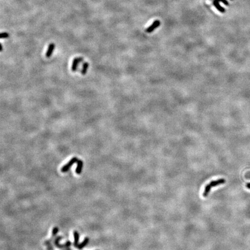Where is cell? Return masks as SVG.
<instances>
[{
  "mask_svg": "<svg viewBox=\"0 0 250 250\" xmlns=\"http://www.w3.org/2000/svg\"><path fill=\"white\" fill-rule=\"evenodd\" d=\"M74 247L77 248L78 245H79V233L77 231L75 230L74 232Z\"/></svg>",
  "mask_w": 250,
  "mask_h": 250,
  "instance_id": "cell-7",
  "label": "cell"
},
{
  "mask_svg": "<svg viewBox=\"0 0 250 250\" xmlns=\"http://www.w3.org/2000/svg\"><path fill=\"white\" fill-rule=\"evenodd\" d=\"M213 4H214V5L215 6V7L216 9H217L218 11L222 12V13H224V12H225V8L224 7H221V6L220 5V3H219V1H218L217 0H214Z\"/></svg>",
  "mask_w": 250,
  "mask_h": 250,
  "instance_id": "cell-9",
  "label": "cell"
},
{
  "mask_svg": "<svg viewBox=\"0 0 250 250\" xmlns=\"http://www.w3.org/2000/svg\"><path fill=\"white\" fill-rule=\"evenodd\" d=\"M59 232V228L57 226L54 227L52 230V237H55Z\"/></svg>",
  "mask_w": 250,
  "mask_h": 250,
  "instance_id": "cell-12",
  "label": "cell"
},
{
  "mask_svg": "<svg viewBox=\"0 0 250 250\" xmlns=\"http://www.w3.org/2000/svg\"><path fill=\"white\" fill-rule=\"evenodd\" d=\"M246 187H247V188L248 189H250V183H248V184H247Z\"/></svg>",
  "mask_w": 250,
  "mask_h": 250,
  "instance_id": "cell-15",
  "label": "cell"
},
{
  "mask_svg": "<svg viewBox=\"0 0 250 250\" xmlns=\"http://www.w3.org/2000/svg\"><path fill=\"white\" fill-rule=\"evenodd\" d=\"M78 160V158H76V157H73V158H72L67 163V164L64 165V166L62 167V168L61 169V172L62 173H67L74 164H75V163H77Z\"/></svg>",
  "mask_w": 250,
  "mask_h": 250,
  "instance_id": "cell-2",
  "label": "cell"
},
{
  "mask_svg": "<svg viewBox=\"0 0 250 250\" xmlns=\"http://www.w3.org/2000/svg\"><path fill=\"white\" fill-rule=\"evenodd\" d=\"M55 47V45L54 44H53V43L49 45L48 48H47V50L46 53V57H47V58H49V57H51V56L52 55V53L53 52V51H54Z\"/></svg>",
  "mask_w": 250,
  "mask_h": 250,
  "instance_id": "cell-6",
  "label": "cell"
},
{
  "mask_svg": "<svg viewBox=\"0 0 250 250\" xmlns=\"http://www.w3.org/2000/svg\"><path fill=\"white\" fill-rule=\"evenodd\" d=\"M84 162L81 160H78L77 162V167L76 169V173L77 174H80L82 172V167H83Z\"/></svg>",
  "mask_w": 250,
  "mask_h": 250,
  "instance_id": "cell-8",
  "label": "cell"
},
{
  "mask_svg": "<svg viewBox=\"0 0 250 250\" xmlns=\"http://www.w3.org/2000/svg\"><path fill=\"white\" fill-rule=\"evenodd\" d=\"M225 179L224 178H221L216 179V180L212 181L211 182H210L209 184H208L206 186V187L204 188V191L203 192V196L204 197H206L208 195V194L211 191V190L212 188L216 187L217 186H219L220 185L224 184L225 183Z\"/></svg>",
  "mask_w": 250,
  "mask_h": 250,
  "instance_id": "cell-1",
  "label": "cell"
},
{
  "mask_svg": "<svg viewBox=\"0 0 250 250\" xmlns=\"http://www.w3.org/2000/svg\"><path fill=\"white\" fill-rule=\"evenodd\" d=\"M89 239L88 237H85V239L84 240V241L80 244H79V245H78L77 247V248L78 249H82V248H84L89 243Z\"/></svg>",
  "mask_w": 250,
  "mask_h": 250,
  "instance_id": "cell-10",
  "label": "cell"
},
{
  "mask_svg": "<svg viewBox=\"0 0 250 250\" xmlns=\"http://www.w3.org/2000/svg\"><path fill=\"white\" fill-rule=\"evenodd\" d=\"M89 65V64L88 63H86V62L83 64V66H82V74L83 75H85L86 73H87Z\"/></svg>",
  "mask_w": 250,
  "mask_h": 250,
  "instance_id": "cell-11",
  "label": "cell"
},
{
  "mask_svg": "<svg viewBox=\"0 0 250 250\" xmlns=\"http://www.w3.org/2000/svg\"><path fill=\"white\" fill-rule=\"evenodd\" d=\"M66 250H71V249H69H69H66Z\"/></svg>",
  "mask_w": 250,
  "mask_h": 250,
  "instance_id": "cell-17",
  "label": "cell"
},
{
  "mask_svg": "<svg viewBox=\"0 0 250 250\" xmlns=\"http://www.w3.org/2000/svg\"><path fill=\"white\" fill-rule=\"evenodd\" d=\"M9 37V34L8 32H1L0 34V38H8Z\"/></svg>",
  "mask_w": 250,
  "mask_h": 250,
  "instance_id": "cell-13",
  "label": "cell"
},
{
  "mask_svg": "<svg viewBox=\"0 0 250 250\" xmlns=\"http://www.w3.org/2000/svg\"><path fill=\"white\" fill-rule=\"evenodd\" d=\"M3 51V45H2V44H1V51Z\"/></svg>",
  "mask_w": 250,
  "mask_h": 250,
  "instance_id": "cell-16",
  "label": "cell"
},
{
  "mask_svg": "<svg viewBox=\"0 0 250 250\" xmlns=\"http://www.w3.org/2000/svg\"><path fill=\"white\" fill-rule=\"evenodd\" d=\"M160 22L159 21V20H156V21H155L154 23H153L151 26L149 27L147 29H146V31L148 33L152 32L153 31L155 30L157 27H158L160 26Z\"/></svg>",
  "mask_w": 250,
  "mask_h": 250,
  "instance_id": "cell-4",
  "label": "cell"
},
{
  "mask_svg": "<svg viewBox=\"0 0 250 250\" xmlns=\"http://www.w3.org/2000/svg\"><path fill=\"white\" fill-rule=\"evenodd\" d=\"M62 239H63V237L61 236H58L56 238L54 241L56 247L59 248H69L71 246V242L70 241H67V242H66L65 244H60L59 241Z\"/></svg>",
  "mask_w": 250,
  "mask_h": 250,
  "instance_id": "cell-3",
  "label": "cell"
},
{
  "mask_svg": "<svg viewBox=\"0 0 250 250\" xmlns=\"http://www.w3.org/2000/svg\"><path fill=\"white\" fill-rule=\"evenodd\" d=\"M82 60H83V59L81 58V57H76V58L74 59L73 61V64H72V71H76L78 64Z\"/></svg>",
  "mask_w": 250,
  "mask_h": 250,
  "instance_id": "cell-5",
  "label": "cell"
},
{
  "mask_svg": "<svg viewBox=\"0 0 250 250\" xmlns=\"http://www.w3.org/2000/svg\"><path fill=\"white\" fill-rule=\"evenodd\" d=\"M219 2H222L223 4H224L226 5H229V2L227 0H217Z\"/></svg>",
  "mask_w": 250,
  "mask_h": 250,
  "instance_id": "cell-14",
  "label": "cell"
}]
</instances>
